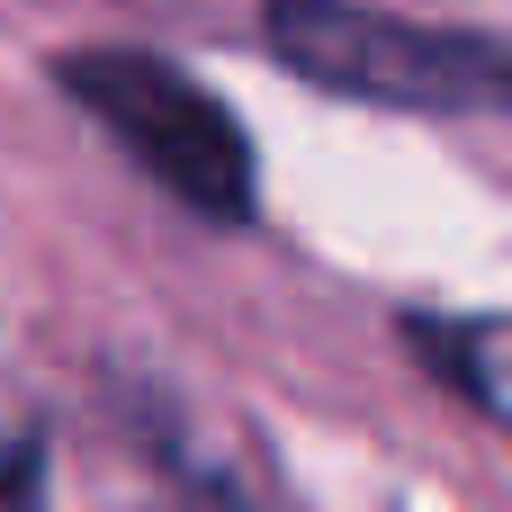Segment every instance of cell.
Wrapping results in <instances>:
<instances>
[{"label":"cell","mask_w":512,"mask_h":512,"mask_svg":"<svg viewBox=\"0 0 512 512\" xmlns=\"http://www.w3.org/2000/svg\"><path fill=\"white\" fill-rule=\"evenodd\" d=\"M261 45L333 90V99H369V108H405V117H495L512 99V54L486 27H423L369 0H270Z\"/></svg>","instance_id":"cell-1"},{"label":"cell","mask_w":512,"mask_h":512,"mask_svg":"<svg viewBox=\"0 0 512 512\" xmlns=\"http://www.w3.org/2000/svg\"><path fill=\"white\" fill-rule=\"evenodd\" d=\"M54 81H63V99L90 108V117L135 153V171L162 180L189 216H207V225H243V216H252V135H243V117H234L216 90H198L180 63L99 45V54H63Z\"/></svg>","instance_id":"cell-2"},{"label":"cell","mask_w":512,"mask_h":512,"mask_svg":"<svg viewBox=\"0 0 512 512\" xmlns=\"http://www.w3.org/2000/svg\"><path fill=\"white\" fill-rule=\"evenodd\" d=\"M414 333V351L432 360V378H450L486 423H504L512 414V387H504V315H441V324H405Z\"/></svg>","instance_id":"cell-3"},{"label":"cell","mask_w":512,"mask_h":512,"mask_svg":"<svg viewBox=\"0 0 512 512\" xmlns=\"http://www.w3.org/2000/svg\"><path fill=\"white\" fill-rule=\"evenodd\" d=\"M36 459H45L36 405L18 396V378H9V360H0V495H36Z\"/></svg>","instance_id":"cell-4"}]
</instances>
